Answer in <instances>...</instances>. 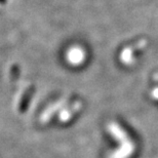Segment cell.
<instances>
[{
  "mask_svg": "<svg viewBox=\"0 0 158 158\" xmlns=\"http://www.w3.org/2000/svg\"><path fill=\"white\" fill-rule=\"evenodd\" d=\"M84 52L81 48H78V47H74L70 50L69 52V61L71 63H74V64H79L84 60Z\"/></svg>",
  "mask_w": 158,
  "mask_h": 158,
  "instance_id": "cell-1",
  "label": "cell"
}]
</instances>
